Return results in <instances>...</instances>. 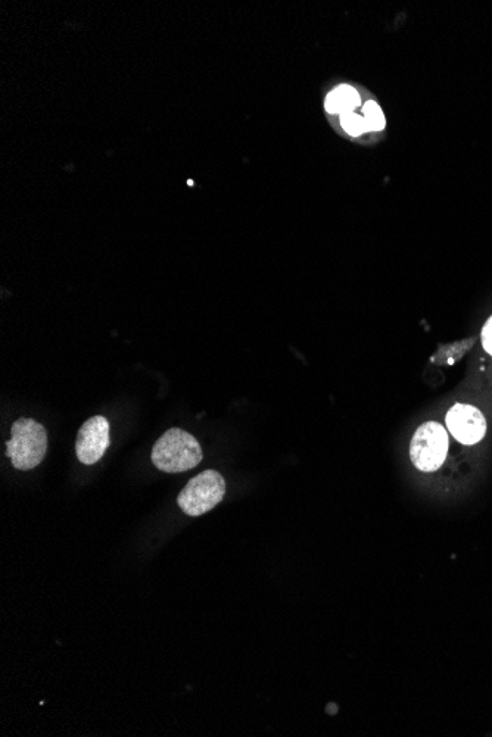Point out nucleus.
Returning <instances> with one entry per match:
<instances>
[{
  "label": "nucleus",
  "instance_id": "obj_2",
  "mask_svg": "<svg viewBox=\"0 0 492 737\" xmlns=\"http://www.w3.org/2000/svg\"><path fill=\"white\" fill-rule=\"evenodd\" d=\"M48 449L45 427L33 418H20L12 424L11 440L6 442V455L17 470L28 471L43 461Z\"/></svg>",
  "mask_w": 492,
  "mask_h": 737
},
{
  "label": "nucleus",
  "instance_id": "obj_10",
  "mask_svg": "<svg viewBox=\"0 0 492 737\" xmlns=\"http://www.w3.org/2000/svg\"><path fill=\"white\" fill-rule=\"evenodd\" d=\"M482 346H484L488 354L492 355V317L485 324L484 330H482Z\"/></svg>",
  "mask_w": 492,
  "mask_h": 737
},
{
  "label": "nucleus",
  "instance_id": "obj_6",
  "mask_svg": "<svg viewBox=\"0 0 492 737\" xmlns=\"http://www.w3.org/2000/svg\"><path fill=\"white\" fill-rule=\"evenodd\" d=\"M447 429L463 445H475L487 433V420L478 408L457 404L448 411Z\"/></svg>",
  "mask_w": 492,
  "mask_h": 737
},
{
  "label": "nucleus",
  "instance_id": "obj_7",
  "mask_svg": "<svg viewBox=\"0 0 492 737\" xmlns=\"http://www.w3.org/2000/svg\"><path fill=\"white\" fill-rule=\"evenodd\" d=\"M358 105H360V95L354 87L348 86V84H342V86L333 89L325 103L326 111L329 114L339 115L354 112Z\"/></svg>",
  "mask_w": 492,
  "mask_h": 737
},
{
  "label": "nucleus",
  "instance_id": "obj_1",
  "mask_svg": "<svg viewBox=\"0 0 492 737\" xmlns=\"http://www.w3.org/2000/svg\"><path fill=\"white\" fill-rule=\"evenodd\" d=\"M202 461L198 440L182 429L165 432L152 449V462L164 473H185Z\"/></svg>",
  "mask_w": 492,
  "mask_h": 737
},
{
  "label": "nucleus",
  "instance_id": "obj_3",
  "mask_svg": "<svg viewBox=\"0 0 492 737\" xmlns=\"http://www.w3.org/2000/svg\"><path fill=\"white\" fill-rule=\"evenodd\" d=\"M226 482L217 471L207 470L189 480L180 492L179 507L191 517H199L211 511L223 501Z\"/></svg>",
  "mask_w": 492,
  "mask_h": 737
},
{
  "label": "nucleus",
  "instance_id": "obj_4",
  "mask_svg": "<svg viewBox=\"0 0 492 737\" xmlns=\"http://www.w3.org/2000/svg\"><path fill=\"white\" fill-rule=\"evenodd\" d=\"M448 452V436L444 426L435 421L422 424L411 440L410 457L413 464L425 473L437 471Z\"/></svg>",
  "mask_w": 492,
  "mask_h": 737
},
{
  "label": "nucleus",
  "instance_id": "obj_5",
  "mask_svg": "<svg viewBox=\"0 0 492 737\" xmlns=\"http://www.w3.org/2000/svg\"><path fill=\"white\" fill-rule=\"evenodd\" d=\"M110 446V423L107 418L96 415L89 418L79 430L76 454L84 465L96 464Z\"/></svg>",
  "mask_w": 492,
  "mask_h": 737
},
{
  "label": "nucleus",
  "instance_id": "obj_8",
  "mask_svg": "<svg viewBox=\"0 0 492 737\" xmlns=\"http://www.w3.org/2000/svg\"><path fill=\"white\" fill-rule=\"evenodd\" d=\"M363 117L369 131H382L386 126L385 115L375 101H367L363 106Z\"/></svg>",
  "mask_w": 492,
  "mask_h": 737
},
{
  "label": "nucleus",
  "instance_id": "obj_9",
  "mask_svg": "<svg viewBox=\"0 0 492 737\" xmlns=\"http://www.w3.org/2000/svg\"><path fill=\"white\" fill-rule=\"evenodd\" d=\"M341 126L348 134H350V136L354 137L361 136V134L369 131L363 115H358L356 112H347V114H342Z\"/></svg>",
  "mask_w": 492,
  "mask_h": 737
}]
</instances>
